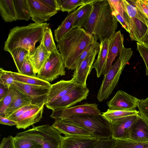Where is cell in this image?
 <instances>
[{
    "label": "cell",
    "mask_w": 148,
    "mask_h": 148,
    "mask_svg": "<svg viewBox=\"0 0 148 148\" xmlns=\"http://www.w3.org/2000/svg\"><path fill=\"white\" fill-rule=\"evenodd\" d=\"M37 106L33 105L32 103L28 104L15 111L8 118L16 122L17 119L21 116L25 111Z\"/></svg>",
    "instance_id": "7bdbcfd3"
},
{
    "label": "cell",
    "mask_w": 148,
    "mask_h": 148,
    "mask_svg": "<svg viewBox=\"0 0 148 148\" xmlns=\"http://www.w3.org/2000/svg\"><path fill=\"white\" fill-rule=\"evenodd\" d=\"M93 3L82 5L76 10L74 21V27L83 28L86 25L93 10Z\"/></svg>",
    "instance_id": "cb8c5ba5"
},
{
    "label": "cell",
    "mask_w": 148,
    "mask_h": 148,
    "mask_svg": "<svg viewBox=\"0 0 148 148\" xmlns=\"http://www.w3.org/2000/svg\"><path fill=\"white\" fill-rule=\"evenodd\" d=\"M89 92L86 86L78 85L61 97L45 105L52 111L70 107L86 99Z\"/></svg>",
    "instance_id": "ba28073f"
},
{
    "label": "cell",
    "mask_w": 148,
    "mask_h": 148,
    "mask_svg": "<svg viewBox=\"0 0 148 148\" xmlns=\"http://www.w3.org/2000/svg\"><path fill=\"white\" fill-rule=\"evenodd\" d=\"M114 140L111 139H99L90 148H112Z\"/></svg>",
    "instance_id": "f6af8a7d"
},
{
    "label": "cell",
    "mask_w": 148,
    "mask_h": 148,
    "mask_svg": "<svg viewBox=\"0 0 148 148\" xmlns=\"http://www.w3.org/2000/svg\"><path fill=\"white\" fill-rule=\"evenodd\" d=\"M112 148H148V141L138 142L130 139L114 140Z\"/></svg>",
    "instance_id": "4dcf8cb0"
},
{
    "label": "cell",
    "mask_w": 148,
    "mask_h": 148,
    "mask_svg": "<svg viewBox=\"0 0 148 148\" xmlns=\"http://www.w3.org/2000/svg\"><path fill=\"white\" fill-rule=\"evenodd\" d=\"M94 40L92 36L83 28L74 27L57 44L65 68L75 70L77 59Z\"/></svg>",
    "instance_id": "7a4b0ae2"
},
{
    "label": "cell",
    "mask_w": 148,
    "mask_h": 148,
    "mask_svg": "<svg viewBox=\"0 0 148 148\" xmlns=\"http://www.w3.org/2000/svg\"><path fill=\"white\" fill-rule=\"evenodd\" d=\"M14 86L15 92V96L4 114V117L7 118L17 110L32 102L31 100L28 97Z\"/></svg>",
    "instance_id": "4316f807"
},
{
    "label": "cell",
    "mask_w": 148,
    "mask_h": 148,
    "mask_svg": "<svg viewBox=\"0 0 148 148\" xmlns=\"http://www.w3.org/2000/svg\"><path fill=\"white\" fill-rule=\"evenodd\" d=\"M15 88L14 84L9 89L4 98L0 101V116H4L5 113L11 104L15 95Z\"/></svg>",
    "instance_id": "e575fe53"
},
{
    "label": "cell",
    "mask_w": 148,
    "mask_h": 148,
    "mask_svg": "<svg viewBox=\"0 0 148 148\" xmlns=\"http://www.w3.org/2000/svg\"><path fill=\"white\" fill-rule=\"evenodd\" d=\"M137 107L140 115L148 123V97L145 99H139Z\"/></svg>",
    "instance_id": "b9f144b4"
},
{
    "label": "cell",
    "mask_w": 148,
    "mask_h": 148,
    "mask_svg": "<svg viewBox=\"0 0 148 148\" xmlns=\"http://www.w3.org/2000/svg\"><path fill=\"white\" fill-rule=\"evenodd\" d=\"M139 114L115 119L111 123L112 138L115 140L129 139L132 128Z\"/></svg>",
    "instance_id": "8fae6325"
},
{
    "label": "cell",
    "mask_w": 148,
    "mask_h": 148,
    "mask_svg": "<svg viewBox=\"0 0 148 148\" xmlns=\"http://www.w3.org/2000/svg\"><path fill=\"white\" fill-rule=\"evenodd\" d=\"M93 4L92 12L84 29L96 41L109 40L116 32L118 21L108 0H96Z\"/></svg>",
    "instance_id": "6da1fadb"
},
{
    "label": "cell",
    "mask_w": 148,
    "mask_h": 148,
    "mask_svg": "<svg viewBox=\"0 0 148 148\" xmlns=\"http://www.w3.org/2000/svg\"><path fill=\"white\" fill-rule=\"evenodd\" d=\"M0 123L1 124L12 126L16 125V122L4 116H0Z\"/></svg>",
    "instance_id": "c3c4849f"
},
{
    "label": "cell",
    "mask_w": 148,
    "mask_h": 148,
    "mask_svg": "<svg viewBox=\"0 0 148 148\" xmlns=\"http://www.w3.org/2000/svg\"><path fill=\"white\" fill-rule=\"evenodd\" d=\"M129 139L138 142L148 141V123L140 115L133 126Z\"/></svg>",
    "instance_id": "603a6c76"
},
{
    "label": "cell",
    "mask_w": 148,
    "mask_h": 148,
    "mask_svg": "<svg viewBox=\"0 0 148 148\" xmlns=\"http://www.w3.org/2000/svg\"><path fill=\"white\" fill-rule=\"evenodd\" d=\"M100 43L94 40L91 42L77 59L75 65V70L78 67L82 62L86 58L92 54L97 50L99 49Z\"/></svg>",
    "instance_id": "d590c367"
},
{
    "label": "cell",
    "mask_w": 148,
    "mask_h": 148,
    "mask_svg": "<svg viewBox=\"0 0 148 148\" xmlns=\"http://www.w3.org/2000/svg\"><path fill=\"white\" fill-rule=\"evenodd\" d=\"M51 126L60 134H64V136H87L96 138L84 128L65 120H55Z\"/></svg>",
    "instance_id": "5bb4252c"
},
{
    "label": "cell",
    "mask_w": 148,
    "mask_h": 148,
    "mask_svg": "<svg viewBox=\"0 0 148 148\" xmlns=\"http://www.w3.org/2000/svg\"><path fill=\"white\" fill-rule=\"evenodd\" d=\"M102 114L95 103H85L68 108L52 111L50 117L55 120H63L74 115Z\"/></svg>",
    "instance_id": "9c48e42d"
},
{
    "label": "cell",
    "mask_w": 148,
    "mask_h": 148,
    "mask_svg": "<svg viewBox=\"0 0 148 148\" xmlns=\"http://www.w3.org/2000/svg\"><path fill=\"white\" fill-rule=\"evenodd\" d=\"M12 75L15 81L23 83L49 88L51 85L49 82L44 81L36 77L24 75L18 72H13Z\"/></svg>",
    "instance_id": "83f0119b"
},
{
    "label": "cell",
    "mask_w": 148,
    "mask_h": 148,
    "mask_svg": "<svg viewBox=\"0 0 148 148\" xmlns=\"http://www.w3.org/2000/svg\"><path fill=\"white\" fill-rule=\"evenodd\" d=\"M8 90L9 89L5 88L3 85L0 84V101L6 95Z\"/></svg>",
    "instance_id": "681fc988"
},
{
    "label": "cell",
    "mask_w": 148,
    "mask_h": 148,
    "mask_svg": "<svg viewBox=\"0 0 148 148\" xmlns=\"http://www.w3.org/2000/svg\"><path fill=\"white\" fill-rule=\"evenodd\" d=\"M65 68L61 55L56 49L50 53L36 77L49 82H51L60 76L65 75Z\"/></svg>",
    "instance_id": "52a82bcc"
},
{
    "label": "cell",
    "mask_w": 148,
    "mask_h": 148,
    "mask_svg": "<svg viewBox=\"0 0 148 148\" xmlns=\"http://www.w3.org/2000/svg\"><path fill=\"white\" fill-rule=\"evenodd\" d=\"M13 72L0 68V84L6 88L9 89L14 84L15 81Z\"/></svg>",
    "instance_id": "f35d334b"
},
{
    "label": "cell",
    "mask_w": 148,
    "mask_h": 148,
    "mask_svg": "<svg viewBox=\"0 0 148 148\" xmlns=\"http://www.w3.org/2000/svg\"><path fill=\"white\" fill-rule=\"evenodd\" d=\"M99 139L87 136H61V148H90Z\"/></svg>",
    "instance_id": "ac0fdd59"
},
{
    "label": "cell",
    "mask_w": 148,
    "mask_h": 148,
    "mask_svg": "<svg viewBox=\"0 0 148 148\" xmlns=\"http://www.w3.org/2000/svg\"><path fill=\"white\" fill-rule=\"evenodd\" d=\"M50 53L45 47L42 38L40 45L33 50L29 51V59L36 74L38 73L42 67Z\"/></svg>",
    "instance_id": "44dd1931"
},
{
    "label": "cell",
    "mask_w": 148,
    "mask_h": 148,
    "mask_svg": "<svg viewBox=\"0 0 148 148\" xmlns=\"http://www.w3.org/2000/svg\"><path fill=\"white\" fill-rule=\"evenodd\" d=\"M80 126L98 139H111L110 123L102 114L74 115L63 120Z\"/></svg>",
    "instance_id": "5b68a950"
},
{
    "label": "cell",
    "mask_w": 148,
    "mask_h": 148,
    "mask_svg": "<svg viewBox=\"0 0 148 148\" xmlns=\"http://www.w3.org/2000/svg\"><path fill=\"white\" fill-rule=\"evenodd\" d=\"M0 13L5 22H11L18 20L13 0H0Z\"/></svg>",
    "instance_id": "484cf974"
},
{
    "label": "cell",
    "mask_w": 148,
    "mask_h": 148,
    "mask_svg": "<svg viewBox=\"0 0 148 148\" xmlns=\"http://www.w3.org/2000/svg\"><path fill=\"white\" fill-rule=\"evenodd\" d=\"M78 85L72 78L69 80H62L51 84L46 104L52 102L61 97Z\"/></svg>",
    "instance_id": "2e32d148"
},
{
    "label": "cell",
    "mask_w": 148,
    "mask_h": 148,
    "mask_svg": "<svg viewBox=\"0 0 148 148\" xmlns=\"http://www.w3.org/2000/svg\"><path fill=\"white\" fill-rule=\"evenodd\" d=\"M139 99L125 92L119 90L107 103L108 109L116 110H135Z\"/></svg>",
    "instance_id": "7c38bea8"
},
{
    "label": "cell",
    "mask_w": 148,
    "mask_h": 148,
    "mask_svg": "<svg viewBox=\"0 0 148 148\" xmlns=\"http://www.w3.org/2000/svg\"><path fill=\"white\" fill-rule=\"evenodd\" d=\"M123 41V37L120 30L116 32L109 40L107 59L103 75L111 68L113 62L124 46Z\"/></svg>",
    "instance_id": "e0dca14e"
},
{
    "label": "cell",
    "mask_w": 148,
    "mask_h": 148,
    "mask_svg": "<svg viewBox=\"0 0 148 148\" xmlns=\"http://www.w3.org/2000/svg\"><path fill=\"white\" fill-rule=\"evenodd\" d=\"M45 105L37 106L25 111L17 120L16 128L25 129L39 121L42 117Z\"/></svg>",
    "instance_id": "ffe728a7"
},
{
    "label": "cell",
    "mask_w": 148,
    "mask_h": 148,
    "mask_svg": "<svg viewBox=\"0 0 148 148\" xmlns=\"http://www.w3.org/2000/svg\"><path fill=\"white\" fill-rule=\"evenodd\" d=\"M29 53V51L22 47L16 48L9 53L12 57L18 73H20L23 63Z\"/></svg>",
    "instance_id": "1f68e13d"
},
{
    "label": "cell",
    "mask_w": 148,
    "mask_h": 148,
    "mask_svg": "<svg viewBox=\"0 0 148 148\" xmlns=\"http://www.w3.org/2000/svg\"><path fill=\"white\" fill-rule=\"evenodd\" d=\"M34 148H42V147L40 145H39L38 146Z\"/></svg>",
    "instance_id": "816d5d0a"
},
{
    "label": "cell",
    "mask_w": 148,
    "mask_h": 148,
    "mask_svg": "<svg viewBox=\"0 0 148 148\" xmlns=\"http://www.w3.org/2000/svg\"><path fill=\"white\" fill-rule=\"evenodd\" d=\"M27 0L31 19L35 23H45L57 12L49 8L41 0Z\"/></svg>",
    "instance_id": "4fadbf2b"
},
{
    "label": "cell",
    "mask_w": 148,
    "mask_h": 148,
    "mask_svg": "<svg viewBox=\"0 0 148 148\" xmlns=\"http://www.w3.org/2000/svg\"><path fill=\"white\" fill-rule=\"evenodd\" d=\"M41 1L51 9L57 12L60 10L57 0H41Z\"/></svg>",
    "instance_id": "7dc6e473"
},
{
    "label": "cell",
    "mask_w": 148,
    "mask_h": 148,
    "mask_svg": "<svg viewBox=\"0 0 148 148\" xmlns=\"http://www.w3.org/2000/svg\"><path fill=\"white\" fill-rule=\"evenodd\" d=\"M15 148H34L39 145L28 138L15 136L14 137Z\"/></svg>",
    "instance_id": "74e56055"
},
{
    "label": "cell",
    "mask_w": 148,
    "mask_h": 148,
    "mask_svg": "<svg viewBox=\"0 0 148 148\" xmlns=\"http://www.w3.org/2000/svg\"><path fill=\"white\" fill-rule=\"evenodd\" d=\"M124 17L131 39L139 42L146 34L148 26L136 18L129 17L125 11Z\"/></svg>",
    "instance_id": "d6986e66"
},
{
    "label": "cell",
    "mask_w": 148,
    "mask_h": 148,
    "mask_svg": "<svg viewBox=\"0 0 148 148\" xmlns=\"http://www.w3.org/2000/svg\"><path fill=\"white\" fill-rule=\"evenodd\" d=\"M109 40L105 39L100 42V47L97 58L92 69H94L98 78L103 74L107 59Z\"/></svg>",
    "instance_id": "7402d4cb"
},
{
    "label": "cell",
    "mask_w": 148,
    "mask_h": 148,
    "mask_svg": "<svg viewBox=\"0 0 148 148\" xmlns=\"http://www.w3.org/2000/svg\"><path fill=\"white\" fill-rule=\"evenodd\" d=\"M76 10L70 13L61 24L54 30L55 39L58 42L73 27Z\"/></svg>",
    "instance_id": "d4e9b609"
},
{
    "label": "cell",
    "mask_w": 148,
    "mask_h": 148,
    "mask_svg": "<svg viewBox=\"0 0 148 148\" xmlns=\"http://www.w3.org/2000/svg\"><path fill=\"white\" fill-rule=\"evenodd\" d=\"M122 1L125 12L128 16L136 18L148 26V19L136 8L128 1Z\"/></svg>",
    "instance_id": "d6a6232c"
},
{
    "label": "cell",
    "mask_w": 148,
    "mask_h": 148,
    "mask_svg": "<svg viewBox=\"0 0 148 148\" xmlns=\"http://www.w3.org/2000/svg\"><path fill=\"white\" fill-rule=\"evenodd\" d=\"M19 73L28 76L36 77V73L34 71L33 66L29 60V54L26 57L23 63Z\"/></svg>",
    "instance_id": "ab89813d"
},
{
    "label": "cell",
    "mask_w": 148,
    "mask_h": 148,
    "mask_svg": "<svg viewBox=\"0 0 148 148\" xmlns=\"http://www.w3.org/2000/svg\"><path fill=\"white\" fill-rule=\"evenodd\" d=\"M14 85L31 100L32 104L40 106L46 104L49 88L15 81Z\"/></svg>",
    "instance_id": "30bf717a"
},
{
    "label": "cell",
    "mask_w": 148,
    "mask_h": 148,
    "mask_svg": "<svg viewBox=\"0 0 148 148\" xmlns=\"http://www.w3.org/2000/svg\"><path fill=\"white\" fill-rule=\"evenodd\" d=\"M139 112L136 110H113L109 109L103 113L102 115L110 123L113 120L121 117L138 115Z\"/></svg>",
    "instance_id": "836d02e7"
},
{
    "label": "cell",
    "mask_w": 148,
    "mask_h": 148,
    "mask_svg": "<svg viewBox=\"0 0 148 148\" xmlns=\"http://www.w3.org/2000/svg\"><path fill=\"white\" fill-rule=\"evenodd\" d=\"M138 43L148 48V29L145 35Z\"/></svg>",
    "instance_id": "f907efd6"
},
{
    "label": "cell",
    "mask_w": 148,
    "mask_h": 148,
    "mask_svg": "<svg viewBox=\"0 0 148 148\" xmlns=\"http://www.w3.org/2000/svg\"><path fill=\"white\" fill-rule=\"evenodd\" d=\"M42 39L44 46L49 52L51 53L57 49L50 28H47L45 31Z\"/></svg>",
    "instance_id": "8d00e7d4"
},
{
    "label": "cell",
    "mask_w": 148,
    "mask_h": 148,
    "mask_svg": "<svg viewBox=\"0 0 148 148\" xmlns=\"http://www.w3.org/2000/svg\"><path fill=\"white\" fill-rule=\"evenodd\" d=\"M60 134L51 125H44L34 127L16 136L33 140L42 148H61Z\"/></svg>",
    "instance_id": "8992f818"
},
{
    "label": "cell",
    "mask_w": 148,
    "mask_h": 148,
    "mask_svg": "<svg viewBox=\"0 0 148 148\" xmlns=\"http://www.w3.org/2000/svg\"><path fill=\"white\" fill-rule=\"evenodd\" d=\"M96 0H57L60 10L69 13L76 10L78 7L92 3Z\"/></svg>",
    "instance_id": "f1b7e54d"
},
{
    "label": "cell",
    "mask_w": 148,
    "mask_h": 148,
    "mask_svg": "<svg viewBox=\"0 0 148 148\" xmlns=\"http://www.w3.org/2000/svg\"><path fill=\"white\" fill-rule=\"evenodd\" d=\"M137 50L143 59L146 66V72L148 76V48L138 42H136Z\"/></svg>",
    "instance_id": "ee69618b"
},
{
    "label": "cell",
    "mask_w": 148,
    "mask_h": 148,
    "mask_svg": "<svg viewBox=\"0 0 148 148\" xmlns=\"http://www.w3.org/2000/svg\"><path fill=\"white\" fill-rule=\"evenodd\" d=\"M49 23H31L23 26H16L11 29L5 42L4 50L10 53L12 50L22 47L29 51L35 49L36 43L41 40Z\"/></svg>",
    "instance_id": "3957f363"
},
{
    "label": "cell",
    "mask_w": 148,
    "mask_h": 148,
    "mask_svg": "<svg viewBox=\"0 0 148 148\" xmlns=\"http://www.w3.org/2000/svg\"><path fill=\"white\" fill-rule=\"evenodd\" d=\"M130 1L148 19V0H135Z\"/></svg>",
    "instance_id": "60d3db41"
},
{
    "label": "cell",
    "mask_w": 148,
    "mask_h": 148,
    "mask_svg": "<svg viewBox=\"0 0 148 148\" xmlns=\"http://www.w3.org/2000/svg\"><path fill=\"white\" fill-rule=\"evenodd\" d=\"M99 50V49L97 50L92 54L85 59L74 70L72 78L77 84L87 86V77L92 70V66Z\"/></svg>",
    "instance_id": "9a60e30c"
},
{
    "label": "cell",
    "mask_w": 148,
    "mask_h": 148,
    "mask_svg": "<svg viewBox=\"0 0 148 148\" xmlns=\"http://www.w3.org/2000/svg\"><path fill=\"white\" fill-rule=\"evenodd\" d=\"M133 54L131 48L123 46L119 53V58L104 77L98 91L97 98L99 102L108 99L117 85L121 75Z\"/></svg>",
    "instance_id": "277c9868"
},
{
    "label": "cell",
    "mask_w": 148,
    "mask_h": 148,
    "mask_svg": "<svg viewBox=\"0 0 148 148\" xmlns=\"http://www.w3.org/2000/svg\"><path fill=\"white\" fill-rule=\"evenodd\" d=\"M14 4L18 20L28 21L31 18L27 0H14Z\"/></svg>",
    "instance_id": "f546056e"
},
{
    "label": "cell",
    "mask_w": 148,
    "mask_h": 148,
    "mask_svg": "<svg viewBox=\"0 0 148 148\" xmlns=\"http://www.w3.org/2000/svg\"><path fill=\"white\" fill-rule=\"evenodd\" d=\"M14 137L11 135L3 138L1 142L0 148H15Z\"/></svg>",
    "instance_id": "bcb514c9"
}]
</instances>
